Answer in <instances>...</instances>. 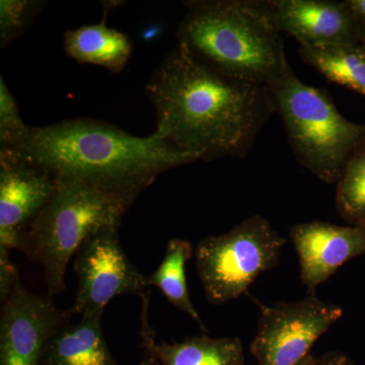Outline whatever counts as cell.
Returning <instances> with one entry per match:
<instances>
[{"instance_id":"obj_1","label":"cell","mask_w":365,"mask_h":365,"mask_svg":"<svg viewBox=\"0 0 365 365\" xmlns=\"http://www.w3.org/2000/svg\"><path fill=\"white\" fill-rule=\"evenodd\" d=\"M155 133L202 160L244 158L277 112L267 86L225 76L178 43L151 74Z\"/></svg>"},{"instance_id":"obj_2","label":"cell","mask_w":365,"mask_h":365,"mask_svg":"<svg viewBox=\"0 0 365 365\" xmlns=\"http://www.w3.org/2000/svg\"><path fill=\"white\" fill-rule=\"evenodd\" d=\"M19 158L57 181L78 180L135 198L163 172L200 160L157 133L132 135L91 119L32 127Z\"/></svg>"},{"instance_id":"obj_3","label":"cell","mask_w":365,"mask_h":365,"mask_svg":"<svg viewBox=\"0 0 365 365\" xmlns=\"http://www.w3.org/2000/svg\"><path fill=\"white\" fill-rule=\"evenodd\" d=\"M178 43L215 71L269 86L289 66L279 29L264 0L185 1Z\"/></svg>"},{"instance_id":"obj_4","label":"cell","mask_w":365,"mask_h":365,"mask_svg":"<svg viewBox=\"0 0 365 365\" xmlns=\"http://www.w3.org/2000/svg\"><path fill=\"white\" fill-rule=\"evenodd\" d=\"M57 182L51 200L29 227L21 251L42 267L53 299L66 289L67 266L81 245L102 228L120 227L136 199L78 180Z\"/></svg>"},{"instance_id":"obj_5","label":"cell","mask_w":365,"mask_h":365,"mask_svg":"<svg viewBox=\"0 0 365 365\" xmlns=\"http://www.w3.org/2000/svg\"><path fill=\"white\" fill-rule=\"evenodd\" d=\"M269 88L297 160L321 181L336 184L365 143V124L346 119L328 91L302 83L290 64Z\"/></svg>"},{"instance_id":"obj_6","label":"cell","mask_w":365,"mask_h":365,"mask_svg":"<svg viewBox=\"0 0 365 365\" xmlns=\"http://www.w3.org/2000/svg\"><path fill=\"white\" fill-rule=\"evenodd\" d=\"M287 242L261 215L250 216L225 234L201 240L195 258L206 299L220 306L248 294L259 276L279 264Z\"/></svg>"},{"instance_id":"obj_7","label":"cell","mask_w":365,"mask_h":365,"mask_svg":"<svg viewBox=\"0 0 365 365\" xmlns=\"http://www.w3.org/2000/svg\"><path fill=\"white\" fill-rule=\"evenodd\" d=\"M250 351L257 365H299L317 342L337 323L343 309L309 295L294 302L265 306Z\"/></svg>"},{"instance_id":"obj_8","label":"cell","mask_w":365,"mask_h":365,"mask_svg":"<svg viewBox=\"0 0 365 365\" xmlns=\"http://www.w3.org/2000/svg\"><path fill=\"white\" fill-rule=\"evenodd\" d=\"M78 290L71 312L83 314L105 311L108 302L120 295L143 297L148 292L146 276L127 257L119 237V227L98 230L78 249L74 261Z\"/></svg>"},{"instance_id":"obj_9","label":"cell","mask_w":365,"mask_h":365,"mask_svg":"<svg viewBox=\"0 0 365 365\" xmlns=\"http://www.w3.org/2000/svg\"><path fill=\"white\" fill-rule=\"evenodd\" d=\"M71 309L62 311L53 297L31 292L21 281L1 302L0 365H41L53 334L71 323Z\"/></svg>"},{"instance_id":"obj_10","label":"cell","mask_w":365,"mask_h":365,"mask_svg":"<svg viewBox=\"0 0 365 365\" xmlns=\"http://www.w3.org/2000/svg\"><path fill=\"white\" fill-rule=\"evenodd\" d=\"M57 187L49 173L23 158L0 157V249L21 251L29 227Z\"/></svg>"},{"instance_id":"obj_11","label":"cell","mask_w":365,"mask_h":365,"mask_svg":"<svg viewBox=\"0 0 365 365\" xmlns=\"http://www.w3.org/2000/svg\"><path fill=\"white\" fill-rule=\"evenodd\" d=\"M289 237L299 256L300 280L309 295H316L317 288L346 262L365 256V225L313 220L292 225Z\"/></svg>"},{"instance_id":"obj_12","label":"cell","mask_w":365,"mask_h":365,"mask_svg":"<svg viewBox=\"0 0 365 365\" xmlns=\"http://www.w3.org/2000/svg\"><path fill=\"white\" fill-rule=\"evenodd\" d=\"M281 33L299 47L360 44L361 34L344 1L266 0Z\"/></svg>"},{"instance_id":"obj_13","label":"cell","mask_w":365,"mask_h":365,"mask_svg":"<svg viewBox=\"0 0 365 365\" xmlns=\"http://www.w3.org/2000/svg\"><path fill=\"white\" fill-rule=\"evenodd\" d=\"M103 314H85L78 324L61 327L48 341L41 365H119L105 339Z\"/></svg>"},{"instance_id":"obj_14","label":"cell","mask_w":365,"mask_h":365,"mask_svg":"<svg viewBox=\"0 0 365 365\" xmlns=\"http://www.w3.org/2000/svg\"><path fill=\"white\" fill-rule=\"evenodd\" d=\"M63 44L67 56L79 63L105 67L114 73L124 71L132 53L130 38L106 25V18L95 25L67 31Z\"/></svg>"},{"instance_id":"obj_15","label":"cell","mask_w":365,"mask_h":365,"mask_svg":"<svg viewBox=\"0 0 365 365\" xmlns=\"http://www.w3.org/2000/svg\"><path fill=\"white\" fill-rule=\"evenodd\" d=\"M155 351L160 365H244L241 339L212 338L202 334L182 342L155 343Z\"/></svg>"},{"instance_id":"obj_16","label":"cell","mask_w":365,"mask_h":365,"mask_svg":"<svg viewBox=\"0 0 365 365\" xmlns=\"http://www.w3.org/2000/svg\"><path fill=\"white\" fill-rule=\"evenodd\" d=\"M192 255L193 248L188 241L170 240L163 261L155 272L146 276V283L148 287L158 288L173 306L188 314L205 334L207 327L204 325L200 314L194 307L187 285L186 264Z\"/></svg>"},{"instance_id":"obj_17","label":"cell","mask_w":365,"mask_h":365,"mask_svg":"<svg viewBox=\"0 0 365 365\" xmlns=\"http://www.w3.org/2000/svg\"><path fill=\"white\" fill-rule=\"evenodd\" d=\"M299 51L302 60L328 81L365 97V49L361 45L299 47Z\"/></svg>"},{"instance_id":"obj_18","label":"cell","mask_w":365,"mask_h":365,"mask_svg":"<svg viewBox=\"0 0 365 365\" xmlns=\"http://www.w3.org/2000/svg\"><path fill=\"white\" fill-rule=\"evenodd\" d=\"M336 184V209L341 218L350 225H365V143L348 158Z\"/></svg>"},{"instance_id":"obj_19","label":"cell","mask_w":365,"mask_h":365,"mask_svg":"<svg viewBox=\"0 0 365 365\" xmlns=\"http://www.w3.org/2000/svg\"><path fill=\"white\" fill-rule=\"evenodd\" d=\"M31 128L24 123L16 98L0 78V157H20Z\"/></svg>"},{"instance_id":"obj_20","label":"cell","mask_w":365,"mask_h":365,"mask_svg":"<svg viewBox=\"0 0 365 365\" xmlns=\"http://www.w3.org/2000/svg\"><path fill=\"white\" fill-rule=\"evenodd\" d=\"M45 6L36 0H1L0 1V44H11L20 38Z\"/></svg>"},{"instance_id":"obj_21","label":"cell","mask_w":365,"mask_h":365,"mask_svg":"<svg viewBox=\"0 0 365 365\" xmlns=\"http://www.w3.org/2000/svg\"><path fill=\"white\" fill-rule=\"evenodd\" d=\"M143 299V311L140 316V337L141 347H143V354L138 365H160L157 354L155 351V332L150 323V316H148V307H150V292L148 290L145 294L141 297Z\"/></svg>"},{"instance_id":"obj_22","label":"cell","mask_w":365,"mask_h":365,"mask_svg":"<svg viewBox=\"0 0 365 365\" xmlns=\"http://www.w3.org/2000/svg\"><path fill=\"white\" fill-rule=\"evenodd\" d=\"M11 252L0 249V300L6 299L11 290L21 281L16 268L9 257Z\"/></svg>"},{"instance_id":"obj_23","label":"cell","mask_w":365,"mask_h":365,"mask_svg":"<svg viewBox=\"0 0 365 365\" xmlns=\"http://www.w3.org/2000/svg\"><path fill=\"white\" fill-rule=\"evenodd\" d=\"M299 365H355L349 356L339 351H330L314 356L309 354Z\"/></svg>"},{"instance_id":"obj_24","label":"cell","mask_w":365,"mask_h":365,"mask_svg":"<svg viewBox=\"0 0 365 365\" xmlns=\"http://www.w3.org/2000/svg\"><path fill=\"white\" fill-rule=\"evenodd\" d=\"M344 2L362 37L365 34V0H344Z\"/></svg>"},{"instance_id":"obj_25","label":"cell","mask_w":365,"mask_h":365,"mask_svg":"<svg viewBox=\"0 0 365 365\" xmlns=\"http://www.w3.org/2000/svg\"><path fill=\"white\" fill-rule=\"evenodd\" d=\"M360 45L362 46V47L365 49V34H364V36L361 37V41H360Z\"/></svg>"}]
</instances>
